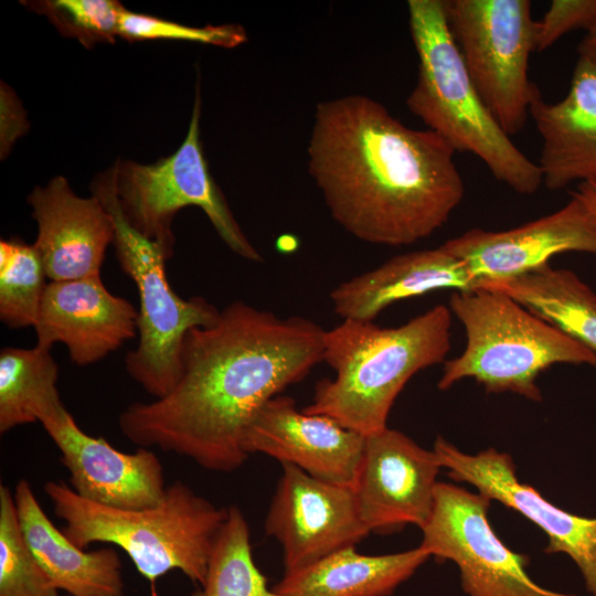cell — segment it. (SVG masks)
Masks as SVG:
<instances>
[{"instance_id":"7402d4cb","label":"cell","mask_w":596,"mask_h":596,"mask_svg":"<svg viewBox=\"0 0 596 596\" xmlns=\"http://www.w3.org/2000/svg\"><path fill=\"white\" fill-rule=\"evenodd\" d=\"M428 557L421 546L385 555L348 547L285 573L272 589L277 596H389Z\"/></svg>"},{"instance_id":"836d02e7","label":"cell","mask_w":596,"mask_h":596,"mask_svg":"<svg viewBox=\"0 0 596 596\" xmlns=\"http://www.w3.org/2000/svg\"><path fill=\"white\" fill-rule=\"evenodd\" d=\"M67 596H70V595H67Z\"/></svg>"},{"instance_id":"6da1fadb","label":"cell","mask_w":596,"mask_h":596,"mask_svg":"<svg viewBox=\"0 0 596 596\" xmlns=\"http://www.w3.org/2000/svg\"><path fill=\"white\" fill-rule=\"evenodd\" d=\"M324 331L304 317L280 318L234 301L213 324L185 334L174 387L128 405L119 428L138 447L233 471L248 458L243 440L256 413L323 361Z\"/></svg>"},{"instance_id":"277c9868","label":"cell","mask_w":596,"mask_h":596,"mask_svg":"<svg viewBox=\"0 0 596 596\" xmlns=\"http://www.w3.org/2000/svg\"><path fill=\"white\" fill-rule=\"evenodd\" d=\"M44 491L54 514L65 522L62 532L77 547L117 545L150 582L179 570L192 582L204 584L227 509L214 505L184 482L167 486L159 503L142 509L96 503L62 481H47Z\"/></svg>"},{"instance_id":"f546056e","label":"cell","mask_w":596,"mask_h":596,"mask_svg":"<svg viewBox=\"0 0 596 596\" xmlns=\"http://www.w3.org/2000/svg\"><path fill=\"white\" fill-rule=\"evenodd\" d=\"M596 23V0H553L540 21H535L534 52L553 45L564 34Z\"/></svg>"},{"instance_id":"8fae6325","label":"cell","mask_w":596,"mask_h":596,"mask_svg":"<svg viewBox=\"0 0 596 596\" xmlns=\"http://www.w3.org/2000/svg\"><path fill=\"white\" fill-rule=\"evenodd\" d=\"M265 531L280 543L286 573L354 547L370 533L352 487L317 479L289 464H283Z\"/></svg>"},{"instance_id":"5bb4252c","label":"cell","mask_w":596,"mask_h":596,"mask_svg":"<svg viewBox=\"0 0 596 596\" xmlns=\"http://www.w3.org/2000/svg\"><path fill=\"white\" fill-rule=\"evenodd\" d=\"M440 246L466 264L480 287L531 272L557 254L596 255V215L572 192L552 214L507 231L471 228Z\"/></svg>"},{"instance_id":"8992f818","label":"cell","mask_w":596,"mask_h":596,"mask_svg":"<svg viewBox=\"0 0 596 596\" xmlns=\"http://www.w3.org/2000/svg\"><path fill=\"white\" fill-rule=\"evenodd\" d=\"M449 309L466 332L460 355L445 361L437 386L473 379L487 393L542 398L536 380L553 364L596 366V353L532 313L503 291L479 287L455 291Z\"/></svg>"},{"instance_id":"d6a6232c","label":"cell","mask_w":596,"mask_h":596,"mask_svg":"<svg viewBox=\"0 0 596 596\" xmlns=\"http://www.w3.org/2000/svg\"><path fill=\"white\" fill-rule=\"evenodd\" d=\"M574 193L596 215V183H579Z\"/></svg>"},{"instance_id":"603a6c76","label":"cell","mask_w":596,"mask_h":596,"mask_svg":"<svg viewBox=\"0 0 596 596\" xmlns=\"http://www.w3.org/2000/svg\"><path fill=\"white\" fill-rule=\"evenodd\" d=\"M480 287L503 291L596 353V292L574 272L545 264L520 276Z\"/></svg>"},{"instance_id":"9a60e30c","label":"cell","mask_w":596,"mask_h":596,"mask_svg":"<svg viewBox=\"0 0 596 596\" xmlns=\"http://www.w3.org/2000/svg\"><path fill=\"white\" fill-rule=\"evenodd\" d=\"M39 423L61 451L79 497L119 509L148 508L162 499L163 466L149 448L123 453L82 430L66 407Z\"/></svg>"},{"instance_id":"4dcf8cb0","label":"cell","mask_w":596,"mask_h":596,"mask_svg":"<svg viewBox=\"0 0 596 596\" xmlns=\"http://www.w3.org/2000/svg\"><path fill=\"white\" fill-rule=\"evenodd\" d=\"M25 111L15 93L3 82L0 91V155L4 159L18 138L29 130Z\"/></svg>"},{"instance_id":"ba28073f","label":"cell","mask_w":596,"mask_h":596,"mask_svg":"<svg viewBox=\"0 0 596 596\" xmlns=\"http://www.w3.org/2000/svg\"><path fill=\"white\" fill-rule=\"evenodd\" d=\"M201 94L195 99L188 132L170 156L150 164L117 161L116 192L128 223L146 238L157 243L167 259L173 255L172 222L185 206L203 210L225 245L248 262L263 256L242 231L230 205L213 179L200 138Z\"/></svg>"},{"instance_id":"1f68e13d","label":"cell","mask_w":596,"mask_h":596,"mask_svg":"<svg viewBox=\"0 0 596 596\" xmlns=\"http://www.w3.org/2000/svg\"><path fill=\"white\" fill-rule=\"evenodd\" d=\"M578 58L585 60L596 67V23L586 31L577 46Z\"/></svg>"},{"instance_id":"5b68a950","label":"cell","mask_w":596,"mask_h":596,"mask_svg":"<svg viewBox=\"0 0 596 596\" xmlns=\"http://www.w3.org/2000/svg\"><path fill=\"white\" fill-rule=\"evenodd\" d=\"M409 30L418 55L409 111L455 151L480 158L492 175L520 194L542 182L538 163L511 141L479 95L449 30L443 0H409Z\"/></svg>"},{"instance_id":"30bf717a","label":"cell","mask_w":596,"mask_h":596,"mask_svg":"<svg viewBox=\"0 0 596 596\" xmlns=\"http://www.w3.org/2000/svg\"><path fill=\"white\" fill-rule=\"evenodd\" d=\"M489 505L479 492L437 482L419 546L429 556L453 561L469 596H576L546 589L529 576V557L498 538L487 517Z\"/></svg>"},{"instance_id":"e0dca14e","label":"cell","mask_w":596,"mask_h":596,"mask_svg":"<svg viewBox=\"0 0 596 596\" xmlns=\"http://www.w3.org/2000/svg\"><path fill=\"white\" fill-rule=\"evenodd\" d=\"M137 318L134 305L113 295L100 276L49 281L34 326L36 344L62 343L74 364L86 366L135 338Z\"/></svg>"},{"instance_id":"7c38bea8","label":"cell","mask_w":596,"mask_h":596,"mask_svg":"<svg viewBox=\"0 0 596 596\" xmlns=\"http://www.w3.org/2000/svg\"><path fill=\"white\" fill-rule=\"evenodd\" d=\"M433 450L451 479L472 485L490 501L518 511L542 529L549 538L545 553L568 555L587 592L596 596V518L567 512L520 482L512 458L505 453L489 448L476 455L465 454L443 437H437Z\"/></svg>"},{"instance_id":"f1b7e54d","label":"cell","mask_w":596,"mask_h":596,"mask_svg":"<svg viewBox=\"0 0 596 596\" xmlns=\"http://www.w3.org/2000/svg\"><path fill=\"white\" fill-rule=\"evenodd\" d=\"M118 36L129 42L150 40H180L232 49L247 40L240 24L189 26L158 17L132 12L126 8L119 20Z\"/></svg>"},{"instance_id":"d4e9b609","label":"cell","mask_w":596,"mask_h":596,"mask_svg":"<svg viewBox=\"0 0 596 596\" xmlns=\"http://www.w3.org/2000/svg\"><path fill=\"white\" fill-rule=\"evenodd\" d=\"M202 587L200 596H277L254 562L248 525L235 505L227 508Z\"/></svg>"},{"instance_id":"ffe728a7","label":"cell","mask_w":596,"mask_h":596,"mask_svg":"<svg viewBox=\"0 0 596 596\" xmlns=\"http://www.w3.org/2000/svg\"><path fill=\"white\" fill-rule=\"evenodd\" d=\"M479 287L466 264L439 246L387 259L379 267L342 281L330 294L334 312L344 319L372 321L400 300L454 289Z\"/></svg>"},{"instance_id":"cb8c5ba5","label":"cell","mask_w":596,"mask_h":596,"mask_svg":"<svg viewBox=\"0 0 596 596\" xmlns=\"http://www.w3.org/2000/svg\"><path fill=\"white\" fill-rule=\"evenodd\" d=\"M58 365L51 349L0 351V433L40 422L65 408L57 389Z\"/></svg>"},{"instance_id":"ac0fdd59","label":"cell","mask_w":596,"mask_h":596,"mask_svg":"<svg viewBox=\"0 0 596 596\" xmlns=\"http://www.w3.org/2000/svg\"><path fill=\"white\" fill-rule=\"evenodd\" d=\"M26 201L50 281L100 276L106 248L114 242V223L102 202L93 194L77 195L62 175L36 187Z\"/></svg>"},{"instance_id":"3957f363","label":"cell","mask_w":596,"mask_h":596,"mask_svg":"<svg viewBox=\"0 0 596 596\" xmlns=\"http://www.w3.org/2000/svg\"><path fill=\"white\" fill-rule=\"evenodd\" d=\"M451 315L449 307L437 305L395 328L344 319L326 330L323 361L336 376L317 383L312 402L302 411L328 416L363 436L386 428L394 401L409 379L445 361Z\"/></svg>"},{"instance_id":"83f0119b","label":"cell","mask_w":596,"mask_h":596,"mask_svg":"<svg viewBox=\"0 0 596 596\" xmlns=\"http://www.w3.org/2000/svg\"><path fill=\"white\" fill-rule=\"evenodd\" d=\"M30 11L45 15L57 31L87 49L114 43L125 7L116 0L21 1Z\"/></svg>"},{"instance_id":"44dd1931","label":"cell","mask_w":596,"mask_h":596,"mask_svg":"<svg viewBox=\"0 0 596 596\" xmlns=\"http://www.w3.org/2000/svg\"><path fill=\"white\" fill-rule=\"evenodd\" d=\"M13 497L25 541L53 586L70 596H124L121 561L113 547L86 552L46 517L29 481Z\"/></svg>"},{"instance_id":"9c48e42d","label":"cell","mask_w":596,"mask_h":596,"mask_svg":"<svg viewBox=\"0 0 596 596\" xmlns=\"http://www.w3.org/2000/svg\"><path fill=\"white\" fill-rule=\"evenodd\" d=\"M529 0H445L451 35L486 106L509 135L524 127L540 96L529 79L535 21Z\"/></svg>"},{"instance_id":"4316f807","label":"cell","mask_w":596,"mask_h":596,"mask_svg":"<svg viewBox=\"0 0 596 596\" xmlns=\"http://www.w3.org/2000/svg\"><path fill=\"white\" fill-rule=\"evenodd\" d=\"M0 596H61L22 533L13 492L0 485Z\"/></svg>"},{"instance_id":"d6986e66","label":"cell","mask_w":596,"mask_h":596,"mask_svg":"<svg viewBox=\"0 0 596 596\" xmlns=\"http://www.w3.org/2000/svg\"><path fill=\"white\" fill-rule=\"evenodd\" d=\"M529 115L542 138L539 168L549 190L596 183V67L578 58L566 96L546 103L538 96Z\"/></svg>"},{"instance_id":"4fadbf2b","label":"cell","mask_w":596,"mask_h":596,"mask_svg":"<svg viewBox=\"0 0 596 596\" xmlns=\"http://www.w3.org/2000/svg\"><path fill=\"white\" fill-rule=\"evenodd\" d=\"M441 468L434 450L389 427L365 436L354 492L370 532L387 533L428 520Z\"/></svg>"},{"instance_id":"7a4b0ae2","label":"cell","mask_w":596,"mask_h":596,"mask_svg":"<svg viewBox=\"0 0 596 596\" xmlns=\"http://www.w3.org/2000/svg\"><path fill=\"white\" fill-rule=\"evenodd\" d=\"M307 152L332 219L366 243L403 246L426 238L464 198L455 150L364 95L319 103Z\"/></svg>"},{"instance_id":"2e32d148","label":"cell","mask_w":596,"mask_h":596,"mask_svg":"<svg viewBox=\"0 0 596 596\" xmlns=\"http://www.w3.org/2000/svg\"><path fill=\"white\" fill-rule=\"evenodd\" d=\"M365 436L324 415L298 411L289 396L266 402L249 423L243 448L262 453L283 464L336 485L354 487Z\"/></svg>"},{"instance_id":"52a82bcc","label":"cell","mask_w":596,"mask_h":596,"mask_svg":"<svg viewBox=\"0 0 596 596\" xmlns=\"http://www.w3.org/2000/svg\"><path fill=\"white\" fill-rule=\"evenodd\" d=\"M95 195L114 223L118 263L135 283L139 309L138 344L125 358L129 376L155 398L167 395L180 375V353L185 334L213 324L221 310L202 297L183 299L169 285L162 248L125 219L116 192V166L95 177Z\"/></svg>"},{"instance_id":"484cf974","label":"cell","mask_w":596,"mask_h":596,"mask_svg":"<svg viewBox=\"0 0 596 596\" xmlns=\"http://www.w3.org/2000/svg\"><path fill=\"white\" fill-rule=\"evenodd\" d=\"M46 278L34 244L15 238L0 241V319L6 326L34 328Z\"/></svg>"}]
</instances>
